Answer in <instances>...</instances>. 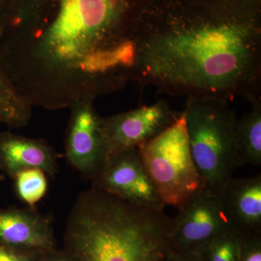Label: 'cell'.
Instances as JSON below:
<instances>
[{
	"mask_svg": "<svg viewBox=\"0 0 261 261\" xmlns=\"http://www.w3.org/2000/svg\"><path fill=\"white\" fill-rule=\"evenodd\" d=\"M259 235L240 236V261H261V243Z\"/></svg>",
	"mask_w": 261,
	"mask_h": 261,
	"instance_id": "16",
	"label": "cell"
},
{
	"mask_svg": "<svg viewBox=\"0 0 261 261\" xmlns=\"http://www.w3.org/2000/svg\"><path fill=\"white\" fill-rule=\"evenodd\" d=\"M251 110L237 120L234 130L235 151L239 166L261 165V99H249Z\"/></svg>",
	"mask_w": 261,
	"mask_h": 261,
	"instance_id": "12",
	"label": "cell"
},
{
	"mask_svg": "<svg viewBox=\"0 0 261 261\" xmlns=\"http://www.w3.org/2000/svg\"><path fill=\"white\" fill-rule=\"evenodd\" d=\"M171 261H203L200 255L195 254H185L171 250L168 255Z\"/></svg>",
	"mask_w": 261,
	"mask_h": 261,
	"instance_id": "19",
	"label": "cell"
},
{
	"mask_svg": "<svg viewBox=\"0 0 261 261\" xmlns=\"http://www.w3.org/2000/svg\"><path fill=\"white\" fill-rule=\"evenodd\" d=\"M173 219L171 250L200 255L216 238L233 230L219 196L203 189L178 207Z\"/></svg>",
	"mask_w": 261,
	"mask_h": 261,
	"instance_id": "5",
	"label": "cell"
},
{
	"mask_svg": "<svg viewBox=\"0 0 261 261\" xmlns=\"http://www.w3.org/2000/svg\"><path fill=\"white\" fill-rule=\"evenodd\" d=\"M138 149L165 206L179 207L205 189L192 159L185 111L172 126Z\"/></svg>",
	"mask_w": 261,
	"mask_h": 261,
	"instance_id": "4",
	"label": "cell"
},
{
	"mask_svg": "<svg viewBox=\"0 0 261 261\" xmlns=\"http://www.w3.org/2000/svg\"><path fill=\"white\" fill-rule=\"evenodd\" d=\"M3 4H4V0H0V13L3 10Z\"/></svg>",
	"mask_w": 261,
	"mask_h": 261,
	"instance_id": "20",
	"label": "cell"
},
{
	"mask_svg": "<svg viewBox=\"0 0 261 261\" xmlns=\"http://www.w3.org/2000/svg\"><path fill=\"white\" fill-rule=\"evenodd\" d=\"M161 261H171V260H170L169 259H168V257H167V258L164 259V260H163Z\"/></svg>",
	"mask_w": 261,
	"mask_h": 261,
	"instance_id": "22",
	"label": "cell"
},
{
	"mask_svg": "<svg viewBox=\"0 0 261 261\" xmlns=\"http://www.w3.org/2000/svg\"><path fill=\"white\" fill-rule=\"evenodd\" d=\"M130 81L189 99L261 90V0H152L135 37Z\"/></svg>",
	"mask_w": 261,
	"mask_h": 261,
	"instance_id": "2",
	"label": "cell"
},
{
	"mask_svg": "<svg viewBox=\"0 0 261 261\" xmlns=\"http://www.w3.org/2000/svg\"><path fill=\"white\" fill-rule=\"evenodd\" d=\"M181 114L171 109L167 101L161 99L151 106L102 118L110 152L138 147L153 140L176 123Z\"/></svg>",
	"mask_w": 261,
	"mask_h": 261,
	"instance_id": "8",
	"label": "cell"
},
{
	"mask_svg": "<svg viewBox=\"0 0 261 261\" xmlns=\"http://www.w3.org/2000/svg\"><path fill=\"white\" fill-rule=\"evenodd\" d=\"M220 1L242 2V1H250V0H220Z\"/></svg>",
	"mask_w": 261,
	"mask_h": 261,
	"instance_id": "21",
	"label": "cell"
},
{
	"mask_svg": "<svg viewBox=\"0 0 261 261\" xmlns=\"http://www.w3.org/2000/svg\"><path fill=\"white\" fill-rule=\"evenodd\" d=\"M47 173L39 168H28L15 173V190L19 198L28 207H35L47 194Z\"/></svg>",
	"mask_w": 261,
	"mask_h": 261,
	"instance_id": "14",
	"label": "cell"
},
{
	"mask_svg": "<svg viewBox=\"0 0 261 261\" xmlns=\"http://www.w3.org/2000/svg\"><path fill=\"white\" fill-rule=\"evenodd\" d=\"M152 0H4L0 56L32 106L71 108L130 81Z\"/></svg>",
	"mask_w": 261,
	"mask_h": 261,
	"instance_id": "1",
	"label": "cell"
},
{
	"mask_svg": "<svg viewBox=\"0 0 261 261\" xmlns=\"http://www.w3.org/2000/svg\"><path fill=\"white\" fill-rule=\"evenodd\" d=\"M203 261H240V240L233 230L220 235L200 254Z\"/></svg>",
	"mask_w": 261,
	"mask_h": 261,
	"instance_id": "15",
	"label": "cell"
},
{
	"mask_svg": "<svg viewBox=\"0 0 261 261\" xmlns=\"http://www.w3.org/2000/svg\"><path fill=\"white\" fill-rule=\"evenodd\" d=\"M220 200L239 236L260 234L261 229V175L253 177H231L220 189Z\"/></svg>",
	"mask_w": 261,
	"mask_h": 261,
	"instance_id": "10",
	"label": "cell"
},
{
	"mask_svg": "<svg viewBox=\"0 0 261 261\" xmlns=\"http://www.w3.org/2000/svg\"><path fill=\"white\" fill-rule=\"evenodd\" d=\"M219 99H189L185 123L192 159L204 187L217 194L239 167L235 151L236 113Z\"/></svg>",
	"mask_w": 261,
	"mask_h": 261,
	"instance_id": "3",
	"label": "cell"
},
{
	"mask_svg": "<svg viewBox=\"0 0 261 261\" xmlns=\"http://www.w3.org/2000/svg\"><path fill=\"white\" fill-rule=\"evenodd\" d=\"M58 155L44 140L5 134L0 135V163L7 172L39 168L51 177L58 172Z\"/></svg>",
	"mask_w": 261,
	"mask_h": 261,
	"instance_id": "11",
	"label": "cell"
},
{
	"mask_svg": "<svg viewBox=\"0 0 261 261\" xmlns=\"http://www.w3.org/2000/svg\"><path fill=\"white\" fill-rule=\"evenodd\" d=\"M41 261H75L66 251L57 249L43 254Z\"/></svg>",
	"mask_w": 261,
	"mask_h": 261,
	"instance_id": "18",
	"label": "cell"
},
{
	"mask_svg": "<svg viewBox=\"0 0 261 261\" xmlns=\"http://www.w3.org/2000/svg\"><path fill=\"white\" fill-rule=\"evenodd\" d=\"M32 106L18 93L0 56V122L13 128L28 124Z\"/></svg>",
	"mask_w": 261,
	"mask_h": 261,
	"instance_id": "13",
	"label": "cell"
},
{
	"mask_svg": "<svg viewBox=\"0 0 261 261\" xmlns=\"http://www.w3.org/2000/svg\"><path fill=\"white\" fill-rule=\"evenodd\" d=\"M93 103L81 102L70 108L65 142L66 159L70 166L92 181L111 153L103 130V118L98 115Z\"/></svg>",
	"mask_w": 261,
	"mask_h": 261,
	"instance_id": "7",
	"label": "cell"
},
{
	"mask_svg": "<svg viewBox=\"0 0 261 261\" xmlns=\"http://www.w3.org/2000/svg\"><path fill=\"white\" fill-rule=\"evenodd\" d=\"M92 182V187L130 203L164 210V203L146 169L138 147L111 152L102 171Z\"/></svg>",
	"mask_w": 261,
	"mask_h": 261,
	"instance_id": "6",
	"label": "cell"
},
{
	"mask_svg": "<svg viewBox=\"0 0 261 261\" xmlns=\"http://www.w3.org/2000/svg\"><path fill=\"white\" fill-rule=\"evenodd\" d=\"M42 255L0 243V261H41Z\"/></svg>",
	"mask_w": 261,
	"mask_h": 261,
	"instance_id": "17",
	"label": "cell"
},
{
	"mask_svg": "<svg viewBox=\"0 0 261 261\" xmlns=\"http://www.w3.org/2000/svg\"><path fill=\"white\" fill-rule=\"evenodd\" d=\"M0 243L39 254L56 245L51 220L31 207L0 211Z\"/></svg>",
	"mask_w": 261,
	"mask_h": 261,
	"instance_id": "9",
	"label": "cell"
}]
</instances>
